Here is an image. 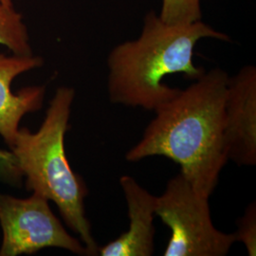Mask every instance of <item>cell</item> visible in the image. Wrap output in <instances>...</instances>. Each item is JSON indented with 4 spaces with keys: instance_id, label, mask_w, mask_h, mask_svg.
I'll return each mask as SVG.
<instances>
[{
    "instance_id": "6da1fadb",
    "label": "cell",
    "mask_w": 256,
    "mask_h": 256,
    "mask_svg": "<svg viewBox=\"0 0 256 256\" xmlns=\"http://www.w3.org/2000/svg\"><path fill=\"white\" fill-rule=\"evenodd\" d=\"M229 80L212 68L154 111L142 140L126 155L129 162L154 156L180 166V174L196 192L210 198L228 162L224 104Z\"/></svg>"
},
{
    "instance_id": "7a4b0ae2",
    "label": "cell",
    "mask_w": 256,
    "mask_h": 256,
    "mask_svg": "<svg viewBox=\"0 0 256 256\" xmlns=\"http://www.w3.org/2000/svg\"><path fill=\"white\" fill-rule=\"evenodd\" d=\"M204 38L230 40L202 20L167 24L154 10L148 12L140 36L114 46L108 56V92L115 104L156 111L180 92L164 78L183 74L196 80L206 72L194 64V50Z\"/></svg>"
},
{
    "instance_id": "3957f363",
    "label": "cell",
    "mask_w": 256,
    "mask_h": 256,
    "mask_svg": "<svg viewBox=\"0 0 256 256\" xmlns=\"http://www.w3.org/2000/svg\"><path fill=\"white\" fill-rule=\"evenodd\" d=\"M74 97L72 88H58L40 128L34 133L20 128L10 150L16 158L28 190L54 202L88 254L97 256L99 247L84 209L88 190L82 178L70 167L64 149Z\"/></svg>"
},
{
    "instance_id": "277c9868",
    "label": "cell",
    "mask_w": 256,
    "mask_h": 256,
    "mask_svg": "<svg viewBox=\"0 0 256 256\" xmlns=\"http://www.w3.org/2000/svg\"><path fill=\"white\" fill-rule=\"evenodd\" d=\"M155 214L171 230L164 256H225L236 242L234 232L214 227L209 196L196 192L182 174L156 196Z\"/></svg>"
},
{
    "instance_id": "5b68a950",
    "label": "cell",
    "mask_w": 256,
    "mask_h": 256,
    "mask_svg": "<svg viewBox=\"0 0 256 256\" xmlns=\"http://www.w3.org/2000/svg\"><path fill=\"white\" fill-rule=\"evenodd\" d=\"M0 256L32 254L46 248L88 256L82 241L72 236L56 218L48 200L36 194L18 198L0 192Z\"/></svg>"
},
{
    "instance_id": "8992f818",
    "label": "cell",
    "mask_w": 256,
    "mask_h": 256,
    "mask_svg": "<svg viewBox=\"0 0 256 256\" xmlns=\"http://www.w3.org/2000/svg\"><path fill=\"white\" fill-rule=\"evenodd\" d=\"M228 158L240 166L256 164V68L248 64L229 76L224 104Z\"/></svg>"
},
{
    "instance_id": "52a82bcc",
    "label": "cell",
    "mask_w": 256,
    "mask_h": 256,
    "mask_svg": "<svg viewBox=\"0 0 256 256\" xmlns=\"http://www.w3.org/2000/svg\"><path fill=\"white\" fill-rule=\"evenodd\" d=\"M43 64L40 56L0 54V136L10 149L18 134L21 120L41 110L46 95L45 86H27L16 93L10 88L12 84L19 75Z\"/></svg>"
},
{
    "instance_id": "ba28073f",
    "label": "cell",
    "mask_w": 256,
    "mask_h": 256,
    "mask_svg": "<svg viewBox=\"0 0 256 256\" xmlns=\"http://www.w3.org/2000/svg\"><path fill=\"white\" fill-rule=\"evenodd\" d=\"M120 185L128 203L129 228L119 238L99 248L102 256H150L155 252L156 196L130 176H122Z\"/></svg>"
},
{
    "instance_id": "9c48e42d",
    "label": "cell",
    "mask_w": 256,
    "mask_h": 256,
    "mask_svg": "<svg viewBox=\"0 0 256 256\" xmlns=\"http://www.w3.org/2000/svg\"><path fill=\"white\" fill-rule=\"evenodd\" d=\"M0 45L8 48L16 55H32L28 28L22 14L14 6L0 2Z\"/></svg>"
},
{
    "instance_id": "30bf717a",
    "label": "cell",
    "mask_w": 256,
    "mask_h": 256,
    "mask_svg": "<svg viewBox=\"0 0 256 256\" xmlns=\"http://www.w3.org/2000/svg\"><path fill=\"white\" fill-rule=\"evenodd\" d=\"M202 0H162L160 19L167 24H189L202 20Z\"/></svg>"
},
{
    "instance_id": "8fae6325",
    "label": "cell",
    "mask_w": 256,
    "mask_h": 256,
    "mask_svg": "<svg viewBox=\"0 0 256 256\" xmlns=\"http://www.w3.org/2000/svg\"><path fill=\"white\" fill-rule=\"evenodd\" d=\"M236 241L242 242L246 247L248 254L256 256V205L252 202L238 223V230L234 232Z\"/></svg>"
},
{
    "instance_id": "7c38bea8",
    "label": "cell",
    "mask_w": 256,
    "mask_h": 256,
    "mask_svg": "<svg viewBox=\"0 0 256 256\" xmlns=\"http://www.w3.org/2000/svg\"><path fill=\"white\" fill-rule=\"evenodd\" d=\"M24 176L16 156L10 150L0 149V182L14 187L23 184Z\"/></svg>"
},
{
    "instance_id": "4fadbf2b",
    "label": "cell",
    "mask_w": 256,
    "mask_h": 256,
    "mask_svg": "<svg viewBox=\"0 0 256 256\" xmlns=\"http://www.w3.org/2000/svg\"><path fill=\"white\" fill-rule=\"evenodd\" d=\"M1 3H3L4 5H7V6H14L12 5V0H0Z\"/></svg>"
}]
</instances>
